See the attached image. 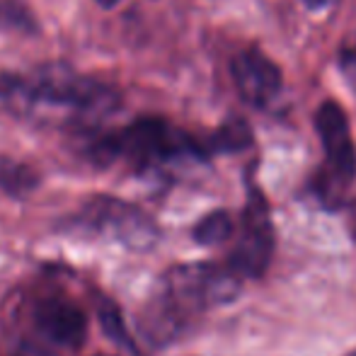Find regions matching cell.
Wrapping results in <instances>:
<instances>
[{
  "instance_id": "cell-1",
  "label": "cell",
  "mask_w": 356,
  "mask_h": 356,
  "mask_svg": "<svg viewBox=\"0 0 356 356\" xmlns=\"http://www.w3.org/2000/svg\"><path fill=\"white\" fill-rule=\"evenodd\" d=\"M83 138V155L99 168L122 160L136 172H150L179 160L209 163L216 155L243 153L252 148L254 131L243 117L225 119L207 134H194L165 117L148 114L109 131L88 129Z\"/></svg>"
},
{
  "instance_id": "cell-2",
  "label": "cell",
  "mask_w": 356,
  "mask_h": 356,
  "mask_svg": "<svg viewBox=\"0 0 356 356\" xmlns=\"http://www.w3.org/2000/svg\"><path fill=\"white\" fill-rule=\"evenodd\" d=\"M243 279L216 262L175 264L163 274L138 315V330L150 347H168L189 332L194 318L233 303Z\"/></svg>"
},
{
  "instance_id": "cell-3",
  "label": "cell",
  "mask_w": 356,
  "mask_h": 356,
  "mask_svg": "<svg viewBox=\"0 0 356 356\" xmlns=\"http://www.w3.org/2000/svg\"><path fill=\"white\" fill-rule=\"evenodd\" d=\"M0 97L22 114L63 112L80 134L119 107V92L97 78L73 73L66 66H44L27 75H3Z\"/></svg>"
},
{
  "instance_id": "cell-4",
  "label": "cell",
  "mask_w": 356,
  "mask_h": 356,
  "mask_svg": "<svg viewBox=\"0 0 356 356\" xmlns=\"http://www.w3.org/2000/svg\"><path fill=\"white\" fill-rule=\"evenodd\" d=\"M313 127L323 148L325 163L310 177L308 189L330 211L344 204V194L356 182V138L349 114L337 99H323L315 107Z\"/></svg>"
},
{
  "instance_id": "cell-5",
  "label": "cell",
  "mask_w": 356,
  "mask_h": 356,
  "mask_svg": "<svg viewBox=\"0 0 356 356\" xmlns=\"http://www.w3.org/2000/svg\"><path fill=\"white\" fill-rule=\"evenodd\" d=\"M66 230L97 235L124 245L131 252H148L158 245L160 228L143 209L124 199L97 194L66 220Z\"/></svg>"
},
{
  "instance_id": "cell-6",
  "label": "cell",
  "mask_w": 356,
  "mask_h": 356,
  "mask_svg": "<svg viewBox=\"0 0 356 356\" xmlns=\"http://www.w3.org/2000/svg\"><path fill=\"white\" fill-rule=\"evenodd\" d=\"M274 254V220L267 194L254 182V165L248 172V202L235 248L230 250L228 267L240 279H259L269 269Z\"/></svg>"
},
{
  "instance_id": "cell-7",
  "label": "cell",
  "mask_w": 356,
  "mask_h": 356,
  "mask_svg": "<svg viewBox=\"0 0 356 356\" xmlns=\"http://www.w3.org/2000/svg\"><path fill=\"white\" fill-rule=\"evenodd\" d=\"M230 78H233L235 92L248 107L269 109L279 99L284 90V71L264 49L257 44L243 47L230 58Z\"/></svg>"
},
{
  "instance_id": "cell-8",
  "label": "cell",
  "mask_w": 356,
  "mask_h": 356,
  "mask_svg": "<svg viewBox=\"0 0 356 356\" xmlns=\"http://www.w3.org/2000/svg\"><path fill=\"white\" fill-rule=\"evenodd\" d=\"M32 325L47 342L63 349H80L88 339V315L73 298L44 296L32 305Z\"/></svg>"
},
{
  "instance_id": "cell-9",
  "label": "cell",
  "mask_w": 356,
  "mask_h": 356,
  "mask_svg": "<svg viewBox=\"0 0 356 356\" xmlns=\"http://www.w3.org/2000/svg\"><path fill=\"white\" fill-rule=\"evenodd\" d=\"M235 235V220L225 209H216L209 211L207 216L194 223L192 238L202 248H216V245H223L225 240H230Z\"/></svg>"
},
{
  "instance_id": "cell-10",
  "label": "cell",
  "mask_w": 356,
  "mask_h": 356,
  "mask_svg": "<svg viewBox=\"0 0 356 356\" xmlns=\"http://www.w3.org/2000/svg\"><path fill=\"white\" fill-rule=\"evenodd\" d=\"M39 172L27 163H17L13 158L0 155V189L10 197H24L34 192L39 184Z\"/></svg>"
},
{
  "instance_id": "cell-11",
  "label": "cell",
  "mask_w": 356,
  "mask_h": 356,
  "mask_svg": "<svg viewBox=\"0 0 356 356\" xmlns=\"http://www.w3.org/2000/svg\"><path fill=\"white\" fill-rule=\"evenodd\" d=\"M97 318H99V325H102V332L107 334L114 344L129 349L131 354H138L136 342H134L131 332H129L127 323H124L122 308H119L114 300L104 298L102 303H97Z\"/></svg>"
},
{
  "instance_id": "cell-12",
  "label": "cell",
  "mask_w": 356,
  "mask_h": 356,
  "mask_svg": "<svg viewBox=\"0 0 356 356\" xmlns=\"http://www.w3.org/2000/svg\"><path fill=\"white\" fill-rule=\"evenodd\" d=\"M337 68L342 78L347 80L349 90L356 95V37L344 39L337 49Z\"/></svg>"
},
{
  "instance_id": "cell-13",
  "label": "cell",
  "mask_w": 356,
  "mask_h": 356,
  "mask_svg": "<svg viewBox=\"0 0 356 356\" xmlns=\"http://www.w3.org/2000/svg\"><path fill=\"white\" fill-rule=\"evenodd\" d=\"M300 3H303V8L310 10V13H323V10H332L339 0H300Z\"/></svg>"
},
{
  "instance_id": "cell-14",
  "label": "cell",
  "mask_w": 356,
  "mask_h": 356,
  "mask_svg": "<svg viewBox=\"0 0 356 356\" xmlns=\"http://www.w3.org/2000/svg\"><path fill=\"white\" fill-rule=\"evenodd\" d=\"M97 5H102V8H114V5H119L122 0H95Z\"/></svg>"
},
{
  "instance_id": "cell-15",
  "label": "cell",
  "mask_w": 356,
  "mask_h": 356,
  "mask_svg": "<svg viewBox=\"0 0 356 356\" xmlns=\"http://www.w3.org/2000/svg\"><path fill=\"white\" fill-rule=\"evenodd\" d=\"M347 356H356V349H354V352H349Z\"/></svg>"
}]
</instances>
